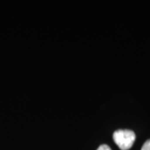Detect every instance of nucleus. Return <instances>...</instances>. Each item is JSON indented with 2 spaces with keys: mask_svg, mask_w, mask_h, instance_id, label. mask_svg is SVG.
Wrapping results in <instances>:
<instances>
[{
  "mask_svg": "<svg viewBox=\"0 0 150 150\" xmlns=\"http://www.w3.org/2000/svg\"><path fill=\"white\" fill-rule=\"evenodd\" d=\"M112 138L120 149L129 150L134 144L136 135L132 130L119 129L113 133Z\"/></svg>",
  "mask_w": 150,
  "mask_h": 150,
  "instance_id": "f257e3e1",
  "label": "nucleus"
},
{
  "mask_svg": "<svg viewBox=\"0 0 150 150\" xmlns=\"http://www.w3.org/2000/svg\"><path fill=\"white\" fill-rule=\"evenodd\" d=\"M141 150H150V139L145 142Z\"/></svg>",
  "mask_w": 150,
  "mask_h": 150,
  "instance_id": "f03ea898",
  "label": "nucleus"
},
{
  "mask_svg": "<svg viewBox=\"0 0 150 150\" xmlns=\"http://www.w3.org/2000/svg\"><path fill=\"white\" fill-rule=\"evenodd\" d=\"M97 150H112L107 144H102L100 145L98 148V149Z\"/></svg>",
  "mask_w": 150,
  "mask_h": 150,
  "instance_id": "7ed1b4c3",
  "label": "nucleus"
}]
</instances>
